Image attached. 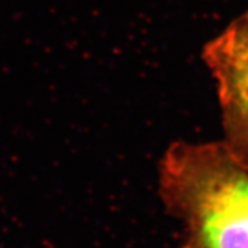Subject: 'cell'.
I'll return each mask as SVG.
<instances>
[{"instance_id": "6da1fadb", "label": "cell", "mask_w": 248, "mask_h": 248, "mask_svg": "<svg viewBox=\"0 0 248 248\" xmlns=\"http://www.w3.org/2000/svg\"><path fill=\"white\" fill-rule=\"evenodd\" d=\"M160 197L184 223L182 248H248V164L225 142L170 145Z\"/></svg>"}, {"instance_id": "7a4b0ae2", "label": "cell", "mask_w": 248, "mask_h": 248, "mask_svg": "<svg viewBox=\"0 0 248 248\" xmlns=\"http://www.w3.org/2000/svg\"><path fill=\"white\" fill-rule=\"evenodd\" d=\"M203 58L217 81L223 142L248 164V13L204 47Z\"/></svg>"}]
</instances>
